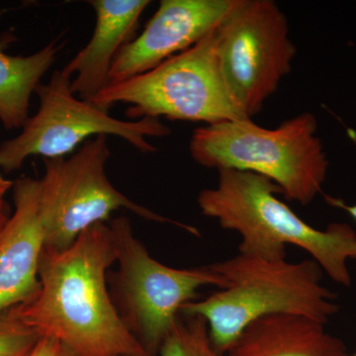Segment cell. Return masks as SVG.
I'll return each mask as SVG.
<instances>
[{"label":"cell","instance_id":"6da1fadb","mask_svg":"<svg viewBox=\"0 0 356 356\" xmlns=\"http://www.w3.org/2000/svg\"><path fill=\"white\" fill-rule=\"evenodd\" d=\"M116 261L113 231L105 222L86 229L65 250L44 248L38 292L16 306L18 316L76 356H147L110 296L107 275Z\"/></svg>","mask_w":356,"mask_h":356},{"label":"cell","instance_id":"7a4b0ae2","mask_svg":"<svg viewBox=\"0 0 356 356\" xmlns=\"http://www.w3.org/2000/svg\"><path fill=\"white\" fill-rule=\"evenodd\" d=\"M215 188L204 189L197 202L201 212L222 229L242 238L238 254L280 261L286 259V245L311 254L323 271L337 284L351 286L348 259L356 261V233L346 222H332L325 229L307 224L277 198L282 191L257 173L219 170Z\"/></svg>","mask_w":356,"mask_h":356},{"label":"cell","instance_id":"3957f363","mask_svg":"<svg viewBox=\"0 0 356 356\" xmlns=\"http://www.w3.org/2000/svg\"><path fill=\"white\" fill-rule=\"evenodd\" d=\"M211 266L226 286L185 304L180 314L205 318L213 346L222 356L257 318L291 314L325 325L341 309L336 293L323 285L325 273L314 259L293 264L238 254Z\"/></svg>","mask_w":356,"mask_h":356},{"label":"cell","instance_id":"277c9868","mask_svg":"<svg viewBox=\"0 0 356 356\" xmlns=\"http://www.w3.org/2000/svg\"><path fill=\"white\" fill-rule=\"evenodd\" d=\"M317 119L305 112L277 128L250 120L226 121L194 130L189 152L198 165L262 175L302 205L322 191L329 159L317 136Z\"/></svg>","mask_w":356,"mask_h":356},{"label":"cell","instance_id":"5b68a950","mask_svg":"<svg viewBox=\"0 0 356 356\" xmlns=\"http://www.w3.org/2000/svg\"><path fill=\"white\" fill-rule=\"evenodd\" d=\"M217 28L154 69L109 83L90 102L107 111L116 103H127L126 114L132 119L165 117L206 125L250 120L222 76Z\"/></svg>","mask_w":356,"mask_h":356},{"label":"cell","instance_id":"8992f818","mask_svg":"<svg viewBox=\"0 0 356 356\" xmlns=\"http://www.w3.org/2000/svg\"><path fill=\"white\" fill-rule=\"evenodd\" d=\"M118 269L107 275L110 296L122 322L146 350L158 356L180 315L205 286H226L212 266L173 268L156 261L134 235L128 218L110 222Z\"/></svg>","mask_w":356,"mask_h":356},{"label":"cell","instance_id":"52a82bcc","mask_svg":"<svg viewBox=\"0 0 356 356\" xmlns=\"http://www.w3.org/2000/svg\"><path fill=\"white\" fill-rule=\"evenodd\" d=\"M110 156L107 136L99 135L84 143L69 159H44L39 194L44 248H70L83 232L108 221L121 208L144 219L172 222L196 233L195 229L159 216L117 191L105 172Z\"/></svg>","mask_w":356,"mask_h":356},{"label":"cell","instance_id":"ba28073f","mask_svg":"<svg viewBox=\"0 0 356 356\" xmlns=\"http://www.w3.org/2000/svg\"><path fill=\"white\" fill-rule=\"evenodd\" d=\"M70 83V74L62 70H56L48 83L39 84L35 91L38 112L28 118L19 135L0 145V168L4 172L19 170L32 156L65 158L84 140L99 135L117 136L140 153H153L156 149L147 138H163L172 132L159 119L114 118L107 110L76 97Z\"/></svg>","mask_w":356,"mask_h":356},{"label":"cell","instance_id":"9c48e42d","mask_svg":"<svg viewBox=\"0 0 356 356\" xmlns=\"http://www.w3.org/2000/svg\"><path fill=\"white\" fill-rule=\"evenodd\" d=\"M217 44L225 81L252 119L291 72L296 47L286 15L273 0H238L217 28Z\"/></svg>","mask_w":356,"mask_h":356},{"label":"cell","instance_id":"30bf717a","mask_svg":"<svg viewBox=\"0 0 356 356\" xmlns=\"http://www.w3.org/2000/svg\"><path fill=\"white\" fill-rule=\"evenodd\" d=\"M238 0H161L140 36L119 51L109 83L144 74L216 29Z\"/></svg>","mask_w":356,"mask_h":356},{"label":"cell","instance_id":"8fae6325","mask_svg":"<svg viewBox=\"0 0 356 356\" xmlns=\"http://www.w3.org/2000/svg\"><path fill=\"white\" fill-rule=\"evenodd\" d=\"M13 188L15 211L0 229V314L37 294L40 257L44 247L40 180L19 178Z\"/></svg>","mask_w":356,"mask_h":356},{"label":"cell","instance_id":"7c38bea8","mask_svg":"<svg viewBox=\"0 0 356 356\" xmlns=\"http://www.w3.org/2000/svg\"><path fill=\"white\" fill-rule=\"evenodd\" d=\"M96 23L88 44L65 65L64 72L76 74L70 83L74 95L91 102L109 84V74L121 49L132 41L140 17L149 0H90Z\"/></svg>","mask_w":356,"mask_h":356},{"label":"cell","instance_id":"4fadbf2b","mask_svg":"<svg viewBox=\"0 0 356 356\" xmlns=\"http://www.w3.org/2000/svg\"><path fill=\"white\" fill-rule=\"evenodd\" d=\"M222 356H350L346 343L317 321L275 314L245 327Z\"/></svg>","mask_w":356,"mask_h":356},{"label":"cell","instance_id":"5bb4252c","mask_svg":"<svg viewBox=\"0 0 356 356\" xmlns=\"http://www.w3.org/2000/svg\"><path fill=\"white\" fill-rule=\"evenodd\" d=\"M13 41L10 33L0 39V121L7 130L24 126L29 118L32 93L65 44L54 40L33 55L14 57L4 51Z\"/></svg>","mask_w":356,"mask_h":356},{"label":"cell","instance_id":"9a60e30c","mask_svg":"<svg viewBox=\"0 0 356 356\" xmlns=\"http://www.w3.org/2000/svg\"><path fill=\"white\" fill-rule=\"evenodd\" d=\"M158 356L222 355L213 346L205 318L180 314Z\"/></svg>","mask_w":356,"mask_h":356},{"label":"cell","instance_id":"2e32d148","mask_svg":"<svg viewBox=\"0 0 356 356\" xmlns=\"http://www.w3.org/2000/svg\"><path fill=\"white\" fill-rule=\"evenodd\" d=\"M40 339L21 320L16 307L0 314V356H30Z\"/></svg>","mask_w":356,"mask_h":356},{"label":"cell","instance_id":"e0dca14e","mask_svg":"<svg viewBox=\"0 0 356 356\" xmlns=\"http://www.w3.org/2000/svg\"><path fill=\"white\" fill-rule=\"evenodd\" d=\"M30 356H76L57 339L41 337Z\"/></svg>","mask_w":356,"mask_h":356},{"label":"cell","instance_id":"ac0fdd59","mask_svg":"<svg viewBox=\"0 0 356 356\" xmlns=\"http://www.w3.org/2000/svg\"><path fill=\"white\" fill-rule=\"evenodd\" d=\"M325 200H327V202L329 203L330 205L339 208V209H343L346 211V212H348V214H350V216L356 221V203L355 205H348V204H346V202L341 200V199L331 197V196H327V197H325Z\"/></svg>","mask_w":356,"mask_h":356},{"label":"cell","instance_id":"d6986e66","mask_svg":"<svg viewBox=\"0 0 356 356\" xmlns=\"http://www.w3.org/2000/svg\"><path fill=\"white\" fill-rule=\"evenodd\" d=\"M9 218H10V208L4 199H0V229L3 228Z\"/></svg>","mask_w":356,"mask_h":356},{"label":"cell","instance_id":"ffe728a7","mask_svg":"<svg viewBox=\"0 0 356 356\" xmlns=\"http://www.w3.org/2000/svg\"><path fill=\"white\" fill-rule=\"evenodd\" d=\"M14 182L10 180L4 179L3 177L0 175V199H3V196L6 195L7 191L9 189L13 188Z\"/></svg>","mask_w":356,"mask_h":356},{"label":"cell","instance_id":"44dd1931","mask_svg":"<svg viewBox=\"0 0 356 356\" xmlns=\"http://www.w3.org/2000/svg\"><path fill=\"white\" fill-rule=\"evenodd\" d=\"M4 10L1 6H0V20H1L2 16H3Z\"/></svg>","mask_w":356,"mask_h":356},{"label":"cell","instance_id":"7402d4cb","mask_svg":"<svg viewBox=\"0 0 356 356\" xmlns=\"http://www.w3.org/2000/svg\"><path fill=\"white\" fill-rule=\"evenodd\" d=\"M353 356H356V353H355V355H353Z\"/></svg>","mask_w":356,"mask_h":356}]
</instances>
